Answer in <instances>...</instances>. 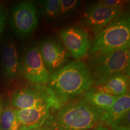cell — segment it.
Here are the masks:
<instances>
[{"instance_id": "obj_1", "label": "cell", "mask_w": 130, "mask_h": 130, "mask_svg": "<svg viewBox=\"0 0 130 130\" xmlns=\"http://www.w3.org/2000/svg\"><path fill=\"white\" fill-rule=\"evenodd\" d=\"M46 86L54 99L56 111L83 95L93 83L87 63L77 60L50 75Z\"/></svg>"}, {"instance_id": "obj_2", "label": "cell", "mask_w": 130, "mask_h": 130, "mask_svg": "<svg viewBox=\"0 0 130 130\" xmlns=\"http://www.w3.org/2000/svg\"><path fill=\"white\" fill-rule=\"evenodd\" d=\"M104 111L84 99H77L52 111L42 127L47 130L94 129L102 126L100 120Z\"/></svg>"}, {"instance_id": "obj_3", "label": "cell", "mask_w": 130, "mask_h": 130, "mask_svg": "<svg viewBox=\"0 0 130 130\" xmlns=\"http://www.w3.org/2000/svg\"><path fill=\"white\" fill-rule=\"evenodd\" d=\"M129 45L100 56L89 57L87 65L93 86H100L114 76L129 75Z\"/></svg>"}, {"instance_id": "obj_4", "label": "cell", "mask_w": 130, "mask_h": 130, "mask_svg": "<svg viewBox=\"0 0 130 130\" xmlns=\"http://www.w3.org/2000/svg\"><path fill=\"white\" fill-rule=\"evenodd\" d=\"M130 44V18L122 14L112 21L91 41L89 57L110 53Z\"/></svg>"}, {"instance_id": "obj_5", "label": "cell", "mask_w": 130, "mask_h": 130, "mask_svg": "<svg viewBox=\"0 0 130 130\" xmlns=\"http://www.w3.org/2000/svg\"><path fill=\"white\" fill-rule=\"evenodd\" d=\"M44 104H53V111L56 109L54 99L46 84H32L16 90L11 98L12 108L16 110L30 109Z\"/></svg>"}, {"instance_id": "obj_6", "label": "cell", "mask_w": 130, "mask_h": 130, "mask_svg": "<svg viewBox=\"0 0 130 130\" xmlns=\"http://www.w3.org/2000/svg\"><path fill=\"white\" fill-rule=\"evenodd\" d=\"M123 14V9H111L98 2L86 10L80 21V27L94 37L112 21Z\"/></svg>"}, {"instance_id": "obj_7", "label": "cell", "mask_w": 130, "mask_h": 130, "mask_svg": "<svg viewBox=\"0 0 130 130\" xmlns=\"http://www.w3.org/2000/svg\"><path fill=\"white\" fill-rule=\"evenodd\" d=\"M38 25L37 10L30 1H22L13 8L11 16V25L19 38H27L35 31Z\"/></svg>"}, {"instance_id": "obj_8", "label": "cell", "mask_w": 130, "mask_h": 130, "mask_svg": "<svg viewBox=\"0 0 130 130\" xmlns=\"http://www.w3.org/2000/svg\"><path fill=\"white\" fill-rule=\"evenodd\" d=\"M21 74L32 84H46L51 73L42 59L37 45L31 47L26 52L21 66Z\"/></svg>"}, {"instance_id": "obj_9", "label": "cell", "mask_w": 130, "mask_h": 130, "mask_svg": "<svg viewBox=\"0 0 130 130\" xmlns=\"http://www.w3.org/2000/svg\"><path fill=\"white\" fill-rule=\"evenodd\" d=\"M60 37L66 50L77 60L87 55L91 47L89 33L80 26H72L61 30Z\"/></svg>"}, {"instance_id": "obj_10", "label": "cell", "mask_w": 130, "mask_h": 130, "mask_svg": "<svg viewBox=\"0 0 130 130\" xmlns=\"http://www.w3.org/2000/svg\"><path fill=\"white\" fill-rule=\"evenodd\" d=\"M39 48L42 59L51 74L65 66L68 59L67 50L57 40L46 39Z\"/></svg>"}, {"instance_id": "obj_11", "label": "cell", "mask_w": 130, "mask_h": 130, "mask_svg": "<svg viewBox=\"0 0 130 130\" xmlns=\"http://www.w3.org/2000/svg\"><path fill=\"white\" fill-rule=\"evenodd\" d=\"M53 110L51 104H44L34 108L16 110L19 130H30L43 126Z\"/></svg>"}, {"instance_id": "obj_12", "label": "cell", "mask_w": 130, "mask_h": 130, "mask_svg": "<svg viewBox=\"0 0 130 130\" xmlns=\"http://www.w3.org/2000/svg\"><path fill=\"white\" fill-rule=\"evenodd\" d=\"M1 62L3 74L6 79H14L21 74L17 48L12 40L8 41L3 47Z\"/></svg>"}, {"instance_id": "obj_13", "label": "cell", "mask_w": 130, "mask_h": 130, "mask_svg": "<svg viewBox=\"0 0 130 130\" xmlns=\"http://www.w3.org/2000/svg\"><path fill=\"white\" fill-rule=\"evenodd\" d=\"M129 110V93L118 97L109 109L104 111L100 120L101 124L102 126H109L113 122Z\"/></svg>"}, {"instance_id": "obj_14", "label": "cell", "mask_w": 130, "mask_h": 130, "mask_svg": "<svg viewBox=\"0 0 130 130\" xmlns=\"http://www.w3.org/2000/svg\"><path fill=\"white\" fill-rule=\"evenodd\" d=\"M129 75L119 74L114 76L103 84L96 87L108 95L120 97L129 93Z\"/></svg>"}, {"instance_id": "obj_15", "label": "cell", "mask_w": 130, "mask_h": 130, "mask_svg": "<svg viewBox=\"0 0 130 130\" xmlns=\"http://www.w3.org/2000/svg\"><path fill=\"white\" fill-rule=\"evenodd\" d=\"M118 98L102 92L96 86H92L83 95V99L104 111L109 109Z\"/></svg>"}, {"instance_id": "obj_16", "label": "cell", "mask_w": 130, "mask_h": 130, "mask_svg": "<svg viewBox=\"0 0 130 130\" xmlns=\"http://www.w3.org/2000/svg\"><path fill=\"white\" fill-rule=\"evenodd\" d=\"M19 123L15 110L7 107L0 116V130H19Z\"/></svg>"}, {"instance_id": "obj_17", "label": "cell", "mask_w": 130, "mask_h": 130, "mask_svg": "<svg viewBox=\"0 0 130 130\" xmlns=\"http://www.w3.org/2000/svg\"><path fill=\"white\" fill-rule=\"evenodd\" d=\"M61 0H46L40 3L43 17L47 21H54L58 16Z\"/></svg>"}, {"instance_id": "obj_18", "label": "cell", "mask_w": 130, "mask_h": 130, "mask_svg": "<svg viewBox=\"0 0 130 130\" xmlns=\"http://www.w3.org/2000/svg\"><path fill=\"white\" fill-rule=\"evenodd\" d=\"M79 4L80 1L77 0H61L58 17L69 15L77 9Z\"/></svg>"}, {"instance_id": "obj_19", "label": "cell", "mask_w": 130, "mask_h": 130, "mask_svg": "<svg viewBox=\"0 0 130 130\" xmlns=\"http://www.w3.org/2000/svg\"><path fill=\"white\" fill-rule=\"evenodd\" d=\"M130 111H128L113 122L109 126L111 130H130Z\"/></svg>"}, {"instance_id": "obj_20", "label": "cell", "mask_w": 130, "mask_h": 130, "mask_svg": "<svg viewBox=\"0 0 130 130\" xmlns=\"http://www.w3.org/2000/svg\"><path fill=\"white\" fill-rule=\"evenodd\" d=\"M98 2L107 7L115 9H123L125 4V1L121 0H102Z\"/></svg>"}, {"instance_id": "obj_21", "label": "cell", "mask_w": 130, "mask_h": 130, "mask_svg": "<svg viewBox=\"0 0 130 130\" xmlns=\"http://www.w3.org/2000/svg\"><path fill=\"white\" fill-rule=\"evenodd\" d=\"M7 12L4 5L0 4V36L4 30L7 20Z\"/></svg>"}, {"instance_id": "obj_22", "label": "cell", "mask_w": 130, "mask_h": 130, "mask_svg": "<svg viewBox=\"0 0 130 130\" xmlns=\"http://www.w3.org/2000/svg\"><path fill=\"white\" fill-rule=\"evenodd\" d=\"M90 130H110V129H108L107 127H105V126H101V127L94 128V129H92Z\"/></svg>"}, {"instance_id": "obj_23", "label": "cell", "mask_w": 130, "mask_h": 130, "mask_svg": "<svg viewBox=\"0 0 130 130\" xmlns=\"http://www.w3.org/2000/svg\"><path fill=\"white\" fill-rule=\"evenodd\" d=\"M30 130H47L45 128H43V127L41 128H35V129H30Z\"/></svg>"}, {"instance_id": "obj_24", "label": "cell", "mask_w": 130, "mask_h": 130, "mask_svg": "<svg viewBox=\"0 0 130 130\" xmlns=\"http://www.w3.org/2000/svg\"><path fill=\"white\" fill-rule=\"evenodd\" d=\"M1 98H0V116H1Z\"/></svg>"}]
</instances>
